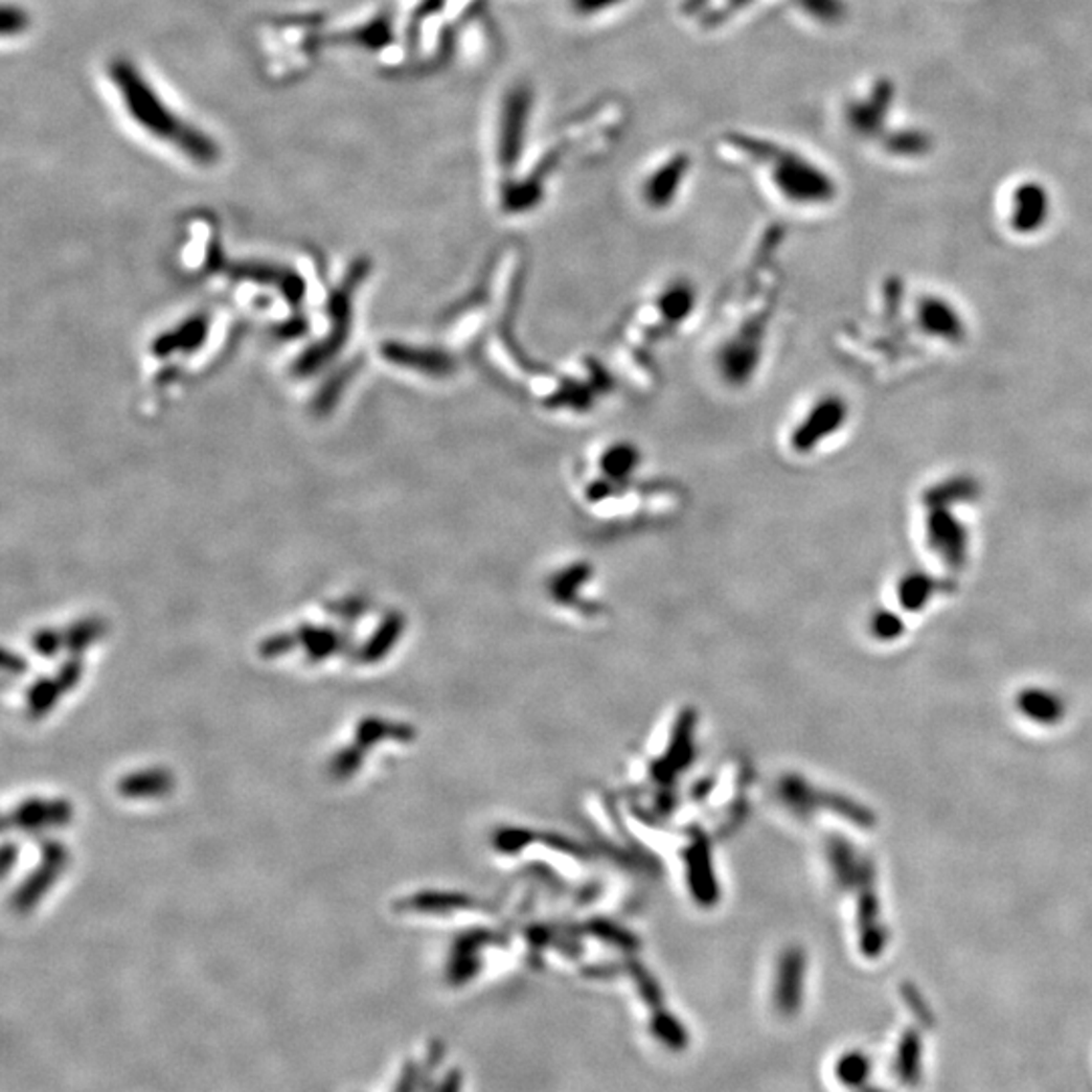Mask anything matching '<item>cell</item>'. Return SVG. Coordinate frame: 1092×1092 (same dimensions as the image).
I'll return each instance as SVG.
<instances>
[{
  "instance_id": "1",
  "label": "cell",
  "mask_w": 1092,
  "mask_h": 1092,
  "mask_svg": "<svg viewBox=\"0 0 1092 1092\" xmlns=\"http://www.w3.org/2000/svg\"><path fill=\"white\" fill-rule=\"evenodd\" d=\"M106 79L116 104L132 128L195 164H212L219 144L199 123L182 116L179 108L156 88L138 63L116 58L106 67Z\"/></svg>"
},
{
  "instance_id": "2",
  "label": "cell",
  "mask_w": 1092,
  "mask_h": 1092,
  "mask_svg": "<svg viewBox=\"0 0 1092 1092\" xmlns=\"http://www.w3.org/2000/svg\"><path fill=\"white\" fill-rule=\"evenodd\" d=\"M918 320L927 333L945 340H959L963 336V322L959 314L942 300L929 298L918 308Z\"/></svg>"
},
{
  "instance_id": "3",
  "label": "cell",
  "mask_w": 1092,
  "mask_h": 1092,
  "mask_svg": "<svg viewBox=\"0 0 1092 1092\" xmlns=\"http://www.w3.org/2000/svg\"><path fill=\"white\" fill-rule=\"evenodd\" d=\"M929 534H931L933 545L937 546L942 554H947L951 559H957L963 554L965 541H968L965 530L945 506H937L931 513Z\"/></svg>"
},
{
  "instance_id": "4",
  "label": "cell",
  "mask_w": 1092,
  "mask_h": 1092,
  "mask_svg": "<svg viewBox=\"0 0 1092 1092\" xmlns=\"http://www.w3.org/2000/svg\"><path fill=\"white\" fill-rule=\"evenodd\" d=\"M842 422H844V403L823 401V403H819L814 415L807 419V425L801 429L799 439L805 446H814L823 435H827L836 427H840Z\"/></svg>"
},
{
  "instance_id": "5",
  "label": "cell",
  "mask_w": 1092,
  "mask_h": 1092,
  "mask_svg": "<svg viewBox=\"0 0 1092 1092\" xmlns=\"http://www.w3.org/2000/svg\"><path fill=\"white\" fill-rule=\"evenodd\" d=\"M1046 217V197L1040 186H1024L1016 197L1014 225L1020 231H1033Z\"/></svg>"
},
{
  "instance_id": "6",
  "label": "cell",
  "mask_w": 1092,
  "mask_h": 1092,
  "mask_svg": "<svg viewBox=\"0 0 1092 1092\" xmlns=\"http://www.w3.org/2000/svg\"><path fill=\"white\" fill-rule=\"evenodd\" d=\"M977 492V485L973 484L971 480H953L949 484L939 485L935 490H931L927 494V500L929 504H933L935 508L937 506H945V504H951L953 500L959 502V500H970L975 496Z\"/></svg>"
},
{
  "instance_id": "7",
  "label": "cell",
  "mask_w": 1092,
  "mask_h": 1092,
  "mask_svg": "<svg viewBox=\"0 0 1092 1092\" xmlns=\"http://www.w3.org/2000/svg\"><path fill=\"white\" fill-rule=\"evenodd\" d=\"M30 19L29 13L23 8V6H13V4H6L4 6V19H2V32L4 37H10V35H21L23 30L29 29Z\"/></svg>"
}]
</instances>
